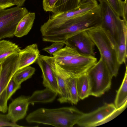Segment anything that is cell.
Instances as JSON below:
<instances>
[{"instance_id": "21", "label": "cell", "mask_w": 127, "mask_h": 127, "mask_svg": "<svg viewBox=\"0 0 127 127\" xmlns=\"http://www.w3.org/2000/svg\"><path fill=\"white\" fill-rule=\"evenodd\" d=\"M77 92L80 99H83L90 95L89 82L86 73L76 78Z\"/></svg>"}, {"instance_id": "7", "label": "cell", "mask_w": 127, "mask_h": 127, "mask_svg": "<svg viewBox=\"0 0 127 127\" xmlns=\"http://www.w3.org/2000/svg\"><path fill=\"white\" fill-rule=\"evenodd\" d=\"M97 62L95 56L81 55L68 62L58 64L67 75L76 78L86 73Z\"/></svg>"}, {"instance_id": "35", "label": "cell", "mask_w": 127, "mask_h": 127, "mask_svg": "<svg viewBox=\"0 0 127 127\" xmlns=\"http://www.w3.org/2000/svg\"><path fill=\"white\" fill-rule=\"evenodd\" d=\"M97 0V1L98 0Z\"/></svg>"}, {"instance_id": "28", "label": "cell", "mask_w": 127, "mask_h": 127, "mask_svg": "<svg viewBox=\"0 0 127 127\" xmlns=\"http://www.w3.org/2000/svg\"><path fill=\"white\" fill-rule=\"evenodd\" d=\"M127 104H125L119 108L116 109L114 111L106 118L97 124L96 127L105 123L117 117L125 109L127 106Z\"/></svg>"}, {"instance_id": "30", "label": "cell", "mask_w": 127, "mask_h": 127, "mask_svg": "<svg viewBox=\"0 0 127 127\" xmlns=\"http://www.w3.org/2000/svg\"><path fill=\"white\" fill-rule=\"evenodd\" d=\"M59 0H43L42 6L44 10L53 13L55 6Z\"/></svg>"}, {"instance_id": "26", "label": "cell", "mask_w": 127, "mask_h": 127, "mask_svg": "<svg viewBox=\"0 0 127 127\" xmlns=\"http://www.w3.org/2000/svg\"><path fill=\"white\" fill-rule=\"evenodd\" d=\"M112 8L120 17H123V1L122 0H106Z\"/></svg>"}, {"instance_id": "1", "label": "cell", "mask_w": 127, "mask_h": 127, "mask_svg": "<svg viewBox=\"0 0 127 127\" xmlns=\"http://www.w3.org/2000/svg\"><path fill=\"white\" fill-rule=\"evenodd\" d=\"M84 113L71 107L54 109L41 108L30 113L26 117V120L30 123L58 127H71L77 124Z\"/></svg>"}, {"instance_id": "16", "label": "cell", "mask_w": 127, "mask_h": 127, "mask_svg": "<svg viewBox=\"0 0 127 127\" xmlns=\"http://www.w3.org/2000/svg\"><path fill=\"white\" fill-rule=\"evenodd\" d=\"M35 17L34 12H29L25 15L18 24L14 36L21 37L27 34L33 26Z\"/></svg>"}, {"instance_id": "23", "label": "cell", "mask_w": 127, "mask_h": 127, "mask_svg": "<svg viewBox=\"0 0 127 127\" xmlns=\"http://www.w3.org/2000/svg\"><path fill=\"white\" fill-rule=\"evenodd\" d=\"M81 0H59L56 4L53 13L69 11L76 8Z\"/></svg>"}, {"instance_id": "2", "label": "cell", "mask_w": 127, "mask_h": 127, "mask_svg": "<svg viewBox=\"0 0 127 127\" xmlns=\"http://www.w3.org/2000/svg\"><path fill=\"white\" fill-rule=\"evenodd\" d=\"M86 32L100 52L112 77L117 75L120 65L114 45L106 31L101 26Z\"/></svg>"}, {"instance_id": "15", "label": "cell", "mask_w": 127, "mask_h": 127, "mask_svg": "<svg viewBox=\"0 0 127 127\" xmlns=\"http://www.w3.org/2000/svg\"><path fill=\"white\" fill-rule=\"evenodd\" d=\"M58 95L53 90L48 88L34 92L32 95L28 97L29 104L38 103H47L53 101Z\"/></svg>"}, {"instance_id": "22", "label": "cell", "mask_w": 127, "mask_h": 127, "mask_svg": "<svg viewBox=\"0 0 127 127\" xmlns=\"http://www.w3.org/2000/svg\"><path fill=\"white\" fill-rule=\"evenodd\" d=\"M60 68L64 77L69 97V102L72 104H76L80 99L77 89L76 78L69 76Z\"/></svg>"}, {"instance_id": "14", "label": "cell", "mask_w": 127, "mask_h": 127, "mask_svg": "<svg viewBox=\"0 0 127 127\" xmlns=\"http://www.w3.org/2000/svg\"><path fill=\"white\" fill-rule=\"evenodd\" d=\"M59 91L58 100L61 103L69 102L70 98L64 74L58 65L55 62L54 68Z\"/></svg>"}, {"instance_id": "8", "label": "cell", "mask_w": 127, "mask_h": 127, "mask_svg": "<svg viewBox=\"0 0 127 127\" xmlns=\"http://www.w3.org/2000/svg\"><path fill=\"white\" fill-rule=\"evenodd\" d=\"M36 62L42 71L43 85L56 92L58 95L57 81L54 69L55 65L54 58L40 54Z\"/></svg>"}, {"instance_id": "11", "label": "cell", "mask_w": 127, "mask_h": 127, "mask_svg": "<svg viewBox=\"0 0 127 127\" xmlns=\"http://www.w3.org/2000/svg\"><path fill=\"white\" fill-rule=\"evenodd\" d=\"M98 4L96 0H82L78 6L74 10L65 12L53 13L49 16V19L59 20L75 17L94 9Z\"/></svg>"}, {"instance_id": "27", "label": "cell", "mask_w": 127, "mask_h": 127, "mask_svg": "<svg viewBox=\"0 0 127 127\" xmlns=\"http://www.w3.org/2000/svg\"><path fill=\"white\" fill-rule=\"evenodd\" d=\"M23 127L12 121L9 118L7 114H0V127Z\"/></svg>"}, {"instance_id": "6", "label": "cell", "mask_w": 127, "mask_h": 127, "mask_svg": "<svg viewBox=\"0 0 127 127\" xmlns=\"http://www.w3.org/2000/svg\"><path fill=\"white\" fill-rule=\"evenodd\" d=\"M19 53L7 57L1 63L0 73V111L7 112L8 110L6 89L14 74L18 70Z\"/></svg>"}, {"instance_id": "19", "label": "cell", "mask_w": 127, "mask_h": 127, "mask_svg": "<svg viewBox=\"0 0 127 127\" xmlns=\"http://www.w3.org/2000/svg\"><path fill=\"white\" fill-rule=\"evenodd\" d=\"M21 50L15 43L5 40H0V64L10 56L19 53Z\"/></svg>"}, {"instance_id": "34", "label": "cell", "mask_w": 127, "mask_h": 127, "mask_svg": "<svg viewBox=\"0 0 127 127\" xmlns=\"http://www.w3.org/2000/svg\"><path fill=\"white\" fill-rule=\"evenodd\" d=\"M1 64H0V73L1 71Z\"/></svg>"}, {"instance_id": "9", "label": "cell", "mask_w": 127, "mask_h": 127, "mask_svg": "<svg viewBox=\"0 0 127 127\" xmlns=\"http://www.w3.org/2000/svg\"><path fill=\"white\" fill-rule=\"evenodd\" d=\"M113 103H106L96 110L84 113L76 124L84 127H96L98 123L103 120L116 109Z\"/></svg>"}, {"instance_id": "5", "label": "cell", "mask_w": 127, "mask_h": 127, "mask_svg": "<svg viewBox=\"0 0 127 127\" xmlns=\"http://www.w3.org/2000/svg\"><path fill=\"white\" fill-rule=\"evenodd\" d=\"M29 12L26 8L18 6L0 10V40L13 37L18 23Z\"/></svg>"}, {"instance_id": "20", "label": "cell", "mask_w": 127, "mask_h": 127, "mask_svg": "<svg viewBox=\"0 0 127 127\" xmlns=\"http://www.w3.org/2000/svg\"><path fill=\"white\" fill-rule=\"evenodd\" d=\"M122 84L117 91L114 104L116 109L119 108L127 104V66Z\"/></svg>"}, {"instance_id": "12", "label": "cell", "mask_w": 127, "mask_h": 127, "mask_svg": "<svg viewBox=\"0 0 127 127\" xmlns=\"http://www.w3.org/2000/svg\"><path fill=\"white\" fill-rule=\"evenodd\" d=\"M29 104L27 97L21 96L17 98L9 105L7 114L8 116L13 122L16 123L25 117Z\"/></svg>"}, {"instance_id": "32", "label": "cell", "mask_w": 127, "mask_h": 127, "mask_svg": "<svg viewBox=\"0 0 127 127\" xmlns=\"http://www.w3.org/2000/svg\"><path fill=\"white\" fill-rule=\"evenodd\" d=\"M127 0H125L123 1V19L126 22H127Z\"/></svg>"}, {"instance_id": "3", "label": "cell", "mask_w": 127, "mask_h": 127, "mask_svg": "<svg viewBox=\"0 0 127 127\" xmlns=\"http://www.w3.org/2000/svg\"><path fill=\"white\" fill-rule=\"evenodd\" d=\"M86 74L90 86V95L100 97L111 88L113 77L101 57Z\"/></svg>"}, {"instance_id": "29", "label": "cell", "mask_w": 127, "mask_h": 127, "mask_svg": "<svg viewBox=\"0 0 127 127\" xmlns=\"http://www.w3.org/2000/svg\"><path fill=\"white\" fill-rule=\"evenodd\" d=\"M50 46L43 48L42 50L51 55L63 48L65 44L61 42H54Z\"/></svg>"}, {"instance_id": "18", "label": "cell", "mask_w": 127, "mask_h": 127, "mask_svg": "<svg viewBox=\"0 0 127 127\" xmlns=\"http://www.w3.org/2000/svg\"><path fill=\"white\" fill-rule=\"evenodd\" d=\"M127 26L124 28L117 43L115 46L118 62L121 65L126 64L127 58Z\"/></svg>"}, {"instance_id": "25", "label": "cell", "mask_w": 127, "mask_h": 127, "mask_svg": "<svg viewBox=\"0 0 127 127\" xmlns=\"http://www.w3.org/2000/svg\"><path fill=\"white\" fill-rule=\"evenodd\" d=\"M21 87L20 84L16 83L12 78L8 83L6 89V95L8 101L13 94Z\"/></svg>"}, {"instance_id": "10", "label": "cell", "mask_w": 127, "mask_h": 127, "mask_svg": "<svg viewBox=\"0 0 127 127\" xmlns=\"http://www.w3.org/2000/svg\"><path fill=\"white\" fill-rule=\"evenodd\" d=\"M65 44L74 48L81 55L95 56V45L86 31L81 32L70 37Z\"/></svg>"}, {"instance_id": "24", "label": "cell", "mask_w": 127, "mask_h": 127, "mask_svg": "<svg viewBox=\"0 0 127 127\" xmlns=\"http://www.w3.org/2000/svg\"><path fill=\"white\" fill-rule=\"evenodd\" d=\"M35 70L34 67L30 66L24 67L17 70L12 78L16 83L21 85L23 82L31 78Z\"/></svg>"}, {"instance_id": "13", "label": "cell", "mask_w": 127, "mask_h": 127, "mask_svg": "<svg viewBox=\"0 0 127 127\" xmlns=\"http://www.w3.org/2000/svg\"><path fill=\"white\" fill-rule=\"evenodd\" d=\"M40 54L36 43L28 45L21 49L19 53L18 70L29 66L35 63Z\"/></svg>"}, {"instance_id": "31", "label": "cell", "mask_w": 127, "mask_h": 127, "mask_svg": "<svg viewBox=\"0 0 127 127\" xmlns=\"http://www.w3.org/2000/svg\"><path fill=\"white\" fill-rule=\"evenodd\" d=\"M16 0H0V10L5 9L15 5L18 6Z\"/></svg>"}, {"instance_id": "17", "label": "cell", "mask_w": 127, "mask_h": 127, "mask_svg": "<svg viewBox=\"0 0 127 127\" xmlns=\"http://www.w3.org/2000/svg\"><path fill=\"white\" fill-rule=\"evenodd\" d=\"M81 55L74 48L66 45L52 55L55 62L59 65L68 62Z\"/></svg>"}, {"instance_id": "33", "label": "cell", "mask_w": 127, "mask_h": 127, "mask_svg": "<svg viewBox=\"0 0 127 127\" xmlns=\"http://www.w3.org/2000/svg\"><path fill=\"white\" fill-rule=\"evenodd\" d=\"M18 6H17L21 7L24 4L26 0H16Z\"/></svg>"}, {"instance_id": "4", "label": "cell", "mask_w": 127, "mask_h": 127, "mask_svg": "<svg viewBox=\"0 0 127 127\" xmlns=\"http://www.w3.org/2000/svg\"><path fill=\"white\" fill-rule=\"evenodd\" d=\"M102 23L101 27L106 32L115 46L127 22L122 19L110 6L106 0H98Z\"/></svg>"}]
</instances>
